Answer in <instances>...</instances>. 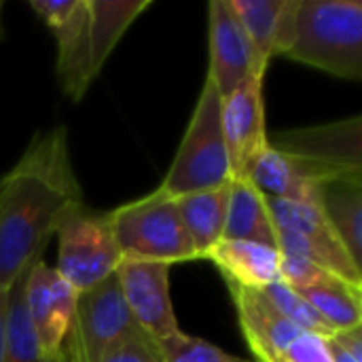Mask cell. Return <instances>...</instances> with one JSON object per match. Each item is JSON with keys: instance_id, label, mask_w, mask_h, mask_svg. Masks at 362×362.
I'll use <instances>...</instances> for the list:
<instances>
[{"instance_id": "obj_22", "label": "cell", "mask_w": 362, "mask_h": 362, "mask_svg": "<svg viewBox=\"0 0 362 362\" xmlns=\"http://www.w3.org/2000/svg\"><path fill=\"white\" fill-rule=\"evenodd\" d=\"M25 274L8 288L6 344L2 362H38L42 354L25 310Z\"/></svg>"}, {"instance_id": "obj_8", "label": "cell", "mask_w": 362, "mask_h": 362, "mask_svg": "<svg viewBox=\"0 0 362 362\" xmlns=\"http://www.w3.org/2000/svg\"><path fill=\"white\" fill-rule=\"evenodd\" d=\"M170 269L165 263L123 259L115 272L134 322L155 344L180 331L170 297Z\"/></svg>"}, {"instance_id": "obj_19", "label": "cell", "mask_w": 362, "mask_h": 362, "mask_svg": "<svg viewBox=\"0 0 362 362\" xmlns=\"http://www.w3.org/2000/svg\"><path fill=\"white\" fill-rule=\"evenodd\" d=\"M318 206L344 248L362 267V185L327 182L318 187Z\"/></svg>"}, {"instance_id": "obj_14", "label": "cell", "mask_w": 362, "mask_h": 362, "mask_svg": "<svg viewBox=\"0 0 362 362\" xmlns=\"http://www.w3.org/2000/svg\"><path fill=\"white\" fill-rule=\"evenodd\" d=\"M53 36L57 42V83L66 98H70L72 102H81L95 78L91 59L89 0H76L66 21L53 30Z\"/></svg>"}, {"instance_id": "obj_12", "label": "cell", "mask_w": 362, "mask_h": 362, "mask_svg": "<svg viewBox=\"0 0 362 362\" xmlns=\"http://www.w3.org/2000/svg\"><path fill=\"white\" fill-rule=\"evenodd\" d=\"M244 28L261 72L272 57L284 55L295 38L299 0H227Z\"/></svg>"}, {"instance_id": "obj_26", "label": "cell", "mask_w": 362, "mask_h": 362, "mask_svg": "<svg viewBox=\"0 0 362 362\" xmlns=\"http://www.w3.org/2000/svg\"><path fill=\"white\" fill-rule=\"evenodd\" d=\"M331 335L308 333L303 331L286 350L282 362H333L331 352Z\"/></svg>"}, {"instance_id": "obj_4", "label": "cell", "mask_w": 362, "mask_h": 362, "mask_svg": "<svg viewBox=\"0 0 362 362\" xmlns=\"http://www.w3.org/2000/svg\"><path fill=\"white\" fill-rule=\"evenodd\" d=\"M269 144L293 161L312 185H362V117L299 127L269 136Z\"/></svg>"}, {"instance_id": "obj_13", "label": "cell", "mask_w": 362, "mask_h": 362, "mask_svg": "<svg viewBox=\"0 0 362 362\" xmlns=\"http://www.w3.org/2000/svg\"><path fill=\"white\" fill-rule=\"evenodd\" d=\"M229 293L238 310L242 335L255 354V362H282L291 344L303 331L284 320L259 291L229 286Z\"/></svg>"}, {"instance_id": "obj_16", "label": "cell", "mask_w": 362, "mask_h": 362, "mask_svg": "<svg viewBox=\"0 0 362 362\" xmlns=\"http://www.w3.org/2000/svg\"><path fill=\"white\" fill-rule=\"evenodd\" d=\"M227 199H229V185L189 193L176 199L185 231L195 248L197 259H204L208 250L223 240Z\"/></svg>"}, {"instance_id": "obj_28", "label": "cell", "mask_w": 362, "mask_h": 362, "mask_svg": "<svg viewBox=\"0 0 362 362\" xmlns=\"http://www.w3.org/2000/svg\"><path fill=\"white\" fill-rule=\"evenodd\" d=\"M74 4L76 0H30V8L47 23L51 32L66 21Z\"/></svg>"}, {"instance_id": "obj_15", "label": "cell", "mask_w": 362, "mask_h": 362, "mask_svg": "<svg viewBox=\"0 0 362 362\" xmlns=\"http://www.w3.org/2000/svg\"><path fill=\"white\" fill-rule=\"evenodd\" d=\"M212 261L223 274L227 286L246 291H261L274 282H280L282 255L274 246L246 240H221L204 257Z\"/></svg>"}, {"instance_id": "obj_7", "label": "cell", "mask_w": 362, "mask_h": 362, "mask_svg": "<svg viewBox=\"0 0 362 362\" xmlns=\"http://www.w3.org/2000/svg\"><path fill=\"white\" fill-rule=\"evenodd\" d=\"M144 335L134 322L119 288L117 276L76 297L74 316L62 344L70 362H100L117 344Z\"/></svg>"}, {"instance_id": "obj_25", "label": "cell", "mask_w": 362, "mask_h": 362, "mask_svg": "<svg viewBox=\"0 0 362 362\" xmlns=\"http://www.w3.org/2000/svg\"><path fill=\"white\" fill-rule=\"evenodd\" d=\"M280 278L295 291H310V288H327L335 284H344L339 278L329 274L327 269L297 257H282Z\"/></svg>"}, {"instance_id": "obj_31", "label": "cell", "mask_w": 362, "mask_h": 362, "mask_svg": "<svg viewBox=\"0 0 362 362\" xmlns=\"http://www.w3.org/2000/svg\"><path fill=\"white\" fill-rule=\"evenodd\" d=\"M329 341H331V337H329ZM331 352H333V362H362V361H356L352 354H348L346 350H341L337 344H333L331 341Z\"/></svg>"}, {"instance_id": "obj_29", "label": "cell", "mask_w": 362, "mask_h": 362, "mask_svg": "<svg viewBox=\"0 0 362 362\" xmlns=\"http://www.w3.org/2000/svg\"><path fill=\"white\" fill-rule=\"evenodd\" d=\"M331 341L337 344L341 350L352 354L356 361H362V327L350 329V331H339L331 335Z\"/></svg>"}, {"instance_id": "obj_5", "label": "cell", "mask_w": 362, "mask_h": 362, "mask_svg": "<svg viewBox=\"0 0 362 362\" xmlns=\"http://www.w3.org/2000/svg\"><path fill=\"white\" fill-rule=\"evenodd\" d=\"M110 221L123 259L165 265L197 261L176 199L159 189L110 210Z\"/></svg>"}, {"instance_id": "obj_33", "label": "cell", "mask_w": 362, "mask_h": 362, "mask_svg": "<svg viewBox=\"0 0 362 362\" xmlns=\"http://www.w3.org/2000/svg\"><path fill=\"white\" fill-rule=\"evenodd\" d=\"M59 358H62V362H70L66 356H64V354H62V350H59Z\"/></svg>"}, {"instance_id": "obj_27", "label": "cell", "mask_w": 362, "mask_h": 362, "mask_svg": "<svg viewBox=\"0 0 362 362\" xmlns=\"http://www.w3.org/2000/svg\"><path fill=\"white\" fill-rule=\"evenodd\" d=\"M100 362H163L157 350V344L146 335L129 337L115 348H110Z\"/></svg>"}, {"instance_id": "obj_10", "label": "cell", "mask_w": 362, "mask_h": 362, "mask_svg": "<svg viewBox=\"0 0 362 362\" xmlns=\"http://www.w3.org/2000/svg\"><path fill=\"white\" fill-rule=\"evenodd\" d=\"M78 293L42 259L25 274V310L45 356H57L68 335Z\"/></svg>"}, {"instance_id": "obj_6", "label": "cell", "mask_w": 362, "mask_h": 362, "mask_svg": "<svg viewBox=\"0 0 362 362\" xmlns=\"http://www.w3.org/2000/svg\"><path fill=\"white\" fill-rule=\"evenodd\" d=\"M57 272L81 295L115 276L123 261L110 212L87 206L74 210L57 229Z\"/></svg>"}, {"instance_id": "obj_20", "label": "cell", "mask_w": 362, "mask_h": 362, "mask_svg": "<svg viewBox=\"0 0 362 362\" xmlns=\"http://www.w3.org/2000/svg\"><path fill=\"white\" fill-rule=\"evenodd\" d=\"M246 180L263 197L318 204V187L303 178L301 172L293 165V161L280 151H276L272 144L250 165Z\"/></svg>"}, {"instance_id": "obj_11", "label": "cell", "mask_w": 362, "mask_h": 362, "mask_svg": "<svg viewBox=\"0 0 362 362\" xmlns=\"http://www.w3.org/2000/svg\"><path fill=\"white\" fill-rule=\"evenodd\" d=\"M208 32L210 66L206 78L214 83L221 98L235 91L252 76H265L257 66L250 40L227 0H212L208 4Z\"/></svg>"}, {"instance_id": "obj_23", "label": "cell", "mask_w": 362, "mask_h": 362, "mask_svg": "<svg viewBox=\"0 0 362 362\" xmlns=\"http://www.w3.org/2000/svg\"><path fill=\"white\" fill-rule=\"evenodd\" d=\"M259 293L267 299V303L284 320H288L291 325L299 327L301 331L320 333V335H333L331 329L325 325V320L314 312V308L295 288H291L282 280L280 282H274V284H269L265 288H261Z\"/></svg>"}, {"instance_id": "obj_21", "label": "cell", "mask_w": 362, "mask_h": 362, "mask_svg": "<svg viewBox=\"0 0 362 362\" xmlns=\"http://www.w3.org/2000/svg\"><path fill=\"white\" fill-rule=\"evenodd\" d=\"M325 320L331 333L362 327V291L348 284L297 291Z\"/></svg>"}, {"instance_id": "obj_9", "label": "cell", "mask_w": 362, "mask_h": 362, "mask_svg": "<svg viewBox=\"0 0 362 362\" xmlns=\"http://www.w3.org/2000/svg\"><path fill=\"white\" fill-rule=\"evenodd\" d=\"M263 81L265 76H252L221 98V132L233 180H246L250 165L269 146Z\"/></svg>"}, {"instance_id": "obj_2", "label": "cell", "mask_w": 362, "mask_h": 362, "mask_svg": "<svg viewBox=\"0 0 362 362\" xmlns=\"http://www.w3.org/2000/svg\"><path fill=\"white\" fill-rule=\"evenodd\" d=\"M284 57L346 81H361L362 2L299 0L295 38Z\"/></svg>"}, {"instance_id": "obj_18", "label": "cell", "mask_w": 362, "mask_h": 362, "mask_svg": "<svg viewBox=\"0 0 362 362\" xmlns=\"http://www.w3.org/2000/svg\"><path fill=\"white\" fill-rule=\"evenodd\" d=\"M153 0H89V32L93 72L104 68L110 53Z\"/></svg>"}, {"instance_id": "obj_17", "label": "cell", "mask_w": 362, "mask_h": 362, "mask_svg": "<svg viewBox=\"0 0 362 362\" xmlns=\"http://www.w3.org/2000/svg\"><path fill=\"white\" fill-rule=\"evenodd\" d=\"M223 240H246L276 248V227L265 197L248 180L229 182Z\"/></svg>"}, {"instance_id": "obj_24", "label": "cell", "mask_w": 362, "mask_h": 362, "mask_svg": "<svg viewBox=\"0 0 362 362\" xmlns=\"http://www.w3.org/2000/svg\"><path fill=\"white\" fill-rule=\"evenodd\" d=\"M157 350H159L163 362H255L235 356V354H229V352L221 350L218 346H214L202 337L187 335L182 331L159 341Z\"/></svg>"}, {"instance_id": "obj_32", "label": "cell", "mask_w": 362, "mask_h": 362, "mask_svg": "<svg viewBox=\"0 0 362 362\" xmlns=\"http://www.w3.org/2000/svg\"><path fill=\"white\" fill-rule=\"evenodd\" d=\"M4 38V25H2V2H0V40Z\"/></svg>"}, {"instance_id": "obj_30", "label": "cell", "mask_w": 362, "mask_h": 362, "mask_svg": "<svg viewBox=\"0 0 362 362\" xmlns=\"http://www.w3.org/2000/svg\"><path fill=\"white\" fill-rule=\"evenodd\" d=\"M6 312H8V293L0 291V362L4 356V344H6Z\"/></svg>"}, {"instance_id": "obj_3", "label": "cell", "mask_w": 362, "mask_h": 362, "mask_svg": "<svg viewBox=\"0 0 362 362\" xmlns=\"http://www.w3.org/2000/svg\"><path fill=\"white\" fill-rule=\"evenodd\" d=\"M231 180L233 176L221 132V93L214 83L206 78L182 142L157 189L178 199L189 193L225 187Z\"/></svg>"}, {"instance_id": "obj_1", "label": "cell", "mask_w": 362, "mask_h": 362, "mask_svg": "<svg viewBox=\"0 0 362 362\" xmlns=\"http://www.w3.org/2000/svg\"><path fill=\"white\" fill-rule=\"evenodd\" d=\"M83 206L66 127L36 134L0 178V291L8 293L42 259L62 223Z\"/></svg>"}]
</instances>
